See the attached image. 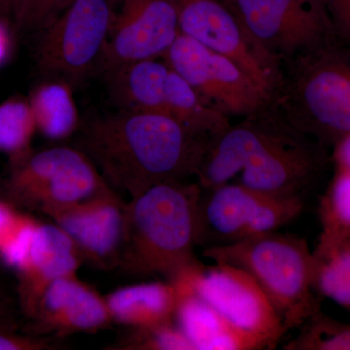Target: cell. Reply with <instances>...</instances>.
<instances>
[{
    "label": "cell",
    "instance_id": "83f0119b",
    "mask_svg": "<svg viewBox=\"0 0 350 350\" xmlns=\"http://www.w3.org/2000/svg\"><path fill=\"white\" fill-rule=\"evenodd\" d=\"M338 38L350 44V0H324Z\"/></svg>",
    "mask_w": 350,
    "mask_h": 350
},
{
    "label": "cell",
    "instance_id": "8fae6325",
    "mask_svg": "<svg viewBox=\"0 0 350 350\" xmlns=\"http://www.w3.org/2000/svg\"><path fill=\"white\" fill-rule=\"evenodd\" d=\"M180 33L238 64L271 96L282 86L280 64L254 42L238 16L221 0H181Z\"/></svg>",
    "mask_w": 350,
    "mask_h": 350
},
{
    "label": "cell",
    "instance_id": "f1b7e54d",
    "mask_svg": "<svg viewBox=\"0 0 350 350\" xmlns=\"http://www.w3.org/2000/svg\"><path fill=\"white\" fill-rule=\"evenodd\" d=\"M29 0H0V20L20 27Z\"/></svg>",
    "mask_w": 350,
    "mask_h": 350
},
{
    "label": "cell",
    "instance_id": "4dcf8cb0",
    "mask_svg": "<svg viewBox=\"0 0 350 350\" xmlns=\"http://www.w3.org/2000/svg\"><path fill=\"white\" fill-rule=\"evenodd\" d=\"M10 51V36L5 23L0 20V64H3Z\"/></svg>",
    "mask_w": 350,
    "mask_h": 350
},
{
    "label": "cell",
    "instance_id": "4fadbf2b",
    "mask_svg": "<svg viewBox=\"0 0 350 350\" xmlns=\"http://www.w3.org/2000/svg\"><path fill=\"white\" fill-rule=\"evenodd\" d=\"M17 273L18 306L25 321L51 283L76 275L83 260L73 241L54 223H25L4 250Z\"/></svg>",
    "mask_w": 350,
    "mask_h": 350
},
{
    "label": "cell",
    "instance_id": "277c9868",
    "mask_svg": "<svg viewBox=\"0 0 350 350\" xmlns=\"http://www.w3.org/2000/svg\"><path fill=\"white\" fill-rule=\"evenodd\" d=\"M271 107L322 146L349 137L350 44L338 41L293 62Z\"/></svg>",
    "mask_w": 350,
    "mask_h": 350
},
{
    "label": "cell",
    "instance_id": "52a82bcc",
    "mask_svg": "<svg viewBox=\"0 0 350 350\" xmlns=\"http://www.w3.org/2000/svg\"><path fill=\"white\" fill-rule=\"evenodd\" d=\"M254 42L280 64L338 42L324 0H232Z\"/></svg>",
    "mask_w": 350,
    "mask_h": 350
},
{
    "label": "cell",
    "instance_id": "ffe728a7",
    "mask_svg": "<svg viewBox=\"0 0 350 350\" xmlns=\"http://www.w3.org/2000/svg\"><path fill=\"white\" fill-rule=\"evenodd\" d=\"M38 131L50 139L70 137L79 125V114L68 83L51 80L39 85L29 100Z\"/></svg>",
    "mask_w": 350,
    "mask_h": 350
},
{
    "label": "cell",
    "instance_id": "4316f807",
    "mask_svg": "<svg viewBox=\"0 0 350 350\" xmlns=\"http://www.w3.org/2000/svg\"><path fill=\"white\" fill-rule=\"evenodd\" d=\"M73 0H29L20 27L43 29L56 20Z\"/></svg>",
    "mask_w": 350,
    "mask_h": 350
},
{
    "label": "cell",
    "instance_id": "5bb4252c",
    "mask_svg": "<svg viewBox=\"0 0 350 350\" xmlns=\"http://www.w3.org/2000/svg\"><path fill=\"white\" fill-rule=\"evenodd\" d=\"M126 202L111 186L44 215L73 241L83 262L105 271L118 269L125 232Z\"/></svg>",
    "mask_w": 350,
    "mask_h": 350
},
{
    "label": "cell",
    "instance_id": "30bf717a",
    "mask_svg": "<svg viewBox=\"0 0 350 350\" xmlns=\"http://www.w3.org/2000/svg\"><path fill=\"white\" fill-rule=\"evenodd\" d=\"M163 59L208 107L225 116L248 117L267 109L273 96L238 64L195 39L179 34Z\"/></svg>",
    "mask_w": 350,
    "mask_h": 350
},
{
    "label": "cell",
    "instance_id": "6da1fadb",
    "mask_svg": "<svg viewBox=\"0 0 350 350\" xmlns=\"http://www.w3.org/2000/svg\"><path fill=\"white\" fill-rule=\"evenodd\" d=\"M324 148L271 105L216 135L195 176L204 189L234 182L271 197L304 198Z\"/></svg>",
    "mask_w": 350,
    "mask_h": 350
},
{
    "label": "cell",
    "instance_id": "3957f363",
    "mask_svg": "<svg viewBox=\"0 0 350 350\" xmlns=\"http://www.w3.org/2000/svg\"><path fill=\"white\" fill-rule=\"evenodd\" d=\"M200 193L198 183L163 182L126 202L120 271L174 282L200 265L195 256Z\"/></svg>",
    "mask_w": 350,
    "mask_h": 350
},
{
    "label": "cell",
    "instance_id": "9c48e42d",
    "mask_svg": "<svg viewBox=\"0 0 350 350\" xmlns=\"http://www.w3.org/2000/svg\"><path fill=\"white\" fill-rule=\"evenodd\" d=\"M114 19L112 0H73L41 29L36 50L39 69L68 84L81 81L100 66Z\"/></svg>",
    "mask_w": 350,
    "mask_h": 350
},
{
    "label": "cell",
    "instance_id": "cb8c5ba5",
    "mask_svg": "<svg viewBox=\"0 0 350 350\" xmlns=\"http://www.w3.org/2000/svg\"><path fill=\"white\" fill-rule=\"evenodd\" d=\"M286 350H350V326L334 321L317 312L300 327Z\"/></svg>",
    "mask_w": 350,
    "mask_h": 350
},
{
    "label": "cell",
    "instance_id": "7c38bea8",
    "mask_svg": "<svg viewBox=\"0 0 350 350\" xmlns=\"http://www.w3.org/2000/svg\"><path fill=\"white\" fill-rule=\"evenodd\" d=\"M191 289L232 325L255 336L268 349L287 333L262 288L243 269L227 264H200L189 273Z\"/></svg>",
    "mask_w": 350,
    "mask_h": 350
},
{
    "label": "cell",
    "instance_id": "8992f818",
    "mask_svg": "<svg viewBox=\"0 0 350 350\" xmlns=\"http://www.w3.org/2000/svg\"><path fill=\"white\" fill-rule=\"evenodd\" d=\"M109 184L80 149L56 146L9 163L0 202L45 214L91 197Z\"/></svg>",
    "mask_w": 350,
    "mask_h": 350
},
{
    "label": "cell",
    "instance_id": "d6986e66",
    "mask_svg": "<svg viewBox=\"0 0 350 350\" xmlns=\"http://www.w3.org/2000/svg\"><path fill=\"white\" fill-rule=\"evenodd\" d=\"M170 66L158 59L133 62L108 73L113 98L128 111L161 114Z\"/></svg>",
    "mask_w": 350,
    "mask_h": 350
},
{
    "label": "cell",
    "instance_id": "44dd1931",
    "mask_svg": "<svg viewBox=\"0 0 350 350\" xmlns=\"http://www.w3.org/2000/svg\"><path fill=\"white\" fill-rule=\"evenodd\" d=\"M312 262L314 290L350 310V238L320 241Z\"/></svg>",
    "mask_w": 350,
    "mask_h": 350
},
{
    "label": "cell",
    "instance_id": "7402d4cb",
    "mask_svg": "<svg viewBox=\"0 0 350 350\" xmlns=\"http://www.w3.org/2000/svg\"><path fill=\"white\" fill-rule=\"evenodd\" d=\"M36 131L29 100L14 98L0 105V152L8 157L9 163L33 151L31 142Z\"/></svg>",
    "mask_w": 350,
    "mask_h": 350
},
{
    "label": "cell",
    "instance_id": "7a4b0ae2",
    "mask_svg": "<svg viewBox=\"0 0 350 350\" xmlns=\"http://www.w3.org/2000/svg\"><path fill=\"white\" fill-rule=\"evenodd\" d=\"M213 137L167 115L123 110L90 122L80 150L113 189L133 199L157 184L195 176Z\"/></svg>",
    "mask_w": 350,
    "mask_h": 350
},
{
    "label": "cell",
    "instance_id": "5b68a950",
    "mask_svg": "<svg viewBox=\"0 0 350 350\" xmlns=\"http://www.w3.org/2000/svg\"><path fill=\"white\" fill-rule=\"evenodd\" d=\"M202 256L250 273L262 288L286 331L319 312L313 287L312 253L305 239L271 232L230 245L202 250Z\"/></svg>",
    "mask_w": 350,
    "mask_h": 350
},
{
    "label": "cell",
    "instance_id": "9a60e30c",
    "mask_svg": "<svg viewBox=\"0 0 350 350\" xmlns=\"http://www.w3.org/2000/svg\"><path fill=\"white\" fill-rule=\"evenodd\" d=\"M181 0H123L100 68L107 75L142 59H159L180 34Z\"/></svg>",
    "mask_w": 350,
    "mask_h": 350
},
{
    "label": "cell",
    "instance_id": "f546056e",
    "mask_svg": "<svg viewBox=\"0 0 350 350\" xmlns=\"http://www.w3.org/2000/svg\"><path fill=\"white\" fill-rule=\"evenodd\" d=\"M335 159L338 167L350 170V135L336 145Z\"/></svg>",
    "mask_w": 350,
    "mask_h": 350
},
{
    "label": "cell",
    "instance_id": "2e32d148",
    "mask_svg": "<svg viewBox=\"0 0 350 350\" xmlns=\"http://www.w3.org/2000/svg\"><path fill=\"white\" fill-rule=\"evenodd\" d=\"M112 322L105 298L71 275L51 283L36 312L25 322L24 332L36 337L63 338L103 330Z\"/></svg>",
    "mask_w": 350,
    "mask_h": 350
},
{
    "label": "cell",
    "instance_id": "ac0fdd59",
    "mask_svg": "<svg viewBox=\"0 0 350 350\" xmlns=\"http://www.w3.org/2000/svg\"><path fill=\"white\" fill-rule=\"evenodd\" d=\"M181 293L165 280L119 288L105 297L113 322L129 328L172 323Z\"/></svg>",
    "mask_w": 350,
    "mask_h": 350
},
{
    "label": "cell",
    "instance_id": "ba28073f",
    "mask_svg": "<svg viewBox=\"0 0 350 350\" xmlns=\"http://www.w3.org/2000/svg\"><path fill=\"white\" fill-rule=\"evenodd\" d=\"M303 208V197H271L234 182L200 188L197 246L219 247L275 232L294 220Z\"/></svg>",
    "mask_w": 350,
    "mask_h": 350
},
{
    "label": "cell",
    "instance_id": "d4e9b609",
    "mask_svg": "<svg viewBox=\"0 0 350 350\" xmlns=\"http://www.w3.org/2000/svg\"><path fill=\"white\" fill-rule=\"evenodd\" d=\"M119 338L113 349L123 350H195L190 340L176 323L145 328H130Z\"/></svg>",
    "mask_w": 350,
    "mask_h": 350
},
{
    "label": "cell",
    "instance_id": "603a6c76",
    "mask_svg": "<svg viewBox=\"0 0 350 350\" xmlns=\"http://www.w3.org/2000/svg\"><path fill=\"white\" fill-rule=\"evenodd\" d=\"M324 231L320 241L350 238V170L338 167L330 190L322 202Z\"/></svg>",
    "mask_w": 350,
    "mask_h": 350
},
{
    "label": "cell",
    "instance_id": "e0dca14e",
    "mask_svg": "<svg viewBox=\"0 0 350 350\" xmlns=\"http://www.w3.org/2000/svg\"><path fill=\"white\" fill-rule=\"evenodd\" d=\"M180 290L175 323L195 350L267 349L255 336L232 325L192 290Z\"/></svg>",
    "mask_w": 350,
    "mask_h": 350
},
{
    "label": "cell",
    "instance_id": "d6a6232c",
    "mask_svg": "<svg viewBox=\"0 0 350 350\" xmlns=\"http://www.w3.org/2000/svg\"><path fill=\"white\" fill-rule=\"evenodd\" d=\"M0 285H1V283H0Z\"/></svg>",
    "mask_w": 350,
    "mask_h": 350
},
{
    "label": "cell",
    "instance_id": "1f68e13d",
    "mask_svg": "<svg viewBox=\"0 0 350 350\" xmlns=\"http://www.w3.org/2000/svg\"><path fill=\"white\" fill-rule=\"evenodd\" d=\"M221 1L224 2L226 5L231 7L232 0H221Z\"/></svg>",
    "mask_w": 350,
    "mask_h": 350
},
{
    "label": "cell",
    "instance_id": "484cf974",
    "mask_svg": "<svg viewBox=\"0 0 350 350\" xmlns=\"http://www.w3.org/2000/svg\"><path fill=\"white\" fill-rule=\"evenodd\" d=\"M56 347L48 338L25 333L12 301L0 285V350H48Z\"/></svg>",
    "mask_w": 350,
    "mask_h": 350
}]
</instances>
